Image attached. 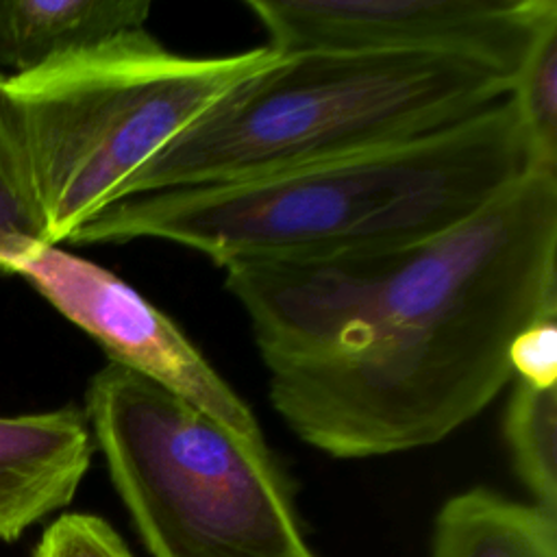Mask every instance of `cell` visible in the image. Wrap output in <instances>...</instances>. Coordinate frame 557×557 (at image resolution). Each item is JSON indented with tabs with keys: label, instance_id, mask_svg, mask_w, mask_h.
<instances>
[{
	"label": "cell",
	"instance_id": "12",
	"mask_svg": "<svg viewBox=\"0 0 557 557\" xmlns=\"http://www.w3.org/2000/svg\"><path fill=\"white\" fill-rule=\"evenodd\" d=\"M509 102L516 111L531 170L557 174V20L535 37L511 81Z\"/></svg>",
	"mask_w": 557,
	"mask_h": 557
},
{
	"label": "cell",
	"instance_id": "8",
	"mask_svg": "<svg viewBox=\"0 0 557 557\" xmlns=\"http://www.w3.org/2000/svg\"><path fill=\"white\" fill-rule=\"evenodd\" d=\"M91 455L89 422L76 405L0 416V540L13 542L70 505Z\"/></svg>",
	"mask_w": 557,
	"mask_h": 557
},
{
	"label": "cell",
	"instance_id": "16",
	"mask_svg": "<svg viewBox=\"0 0 557 557\" xmlns=\"http://www.w3.org/2000/svg\"><path fill=\"white\" fill-rule=\"evenodd\" d=\"M309 557H313V555H309Z\"/></svg>",
	"mask_w": 557,
	"mask_h": 557
},
{
	"label": "cell",
	"instance_id": "9",
	"mask_svg": "<svg viewBox=\"0 0 557 557\" xmlns=\"http://www.w3.org/2000/svg\"><path fill=\"white\" fill-rule=\"evenodd\" d=\"M141 0H0V74H26L117 33L144 28Z\"/></svg>",
	"mask_w": 557,
	"mask_h": 557
},
{
	"label": "cell",
	"instance_id": "3",
	"mask_svg": "<svg viewBox=\"0 0 557 557\" xmlns=\"http://www.w3.org/2000/svg\"><path fill=\"white\" fill-rule=\"evenodd\" d=\"M281 52L189 57L146 28L0 81V178L41 244L59 246L120 200L174 135Z\"/></svg>",
	"mask_w": 557,
	"mask_h": 557
},
{
	"label": "cell",
	"instance_id": "14",
	"mask_svg": "<svg viewBox=\"0 0 557 557\" xmlns=\"http://www.w3.org/2000/svg\"><path fill=\"white\" fill-rule=\"evenodd\" d=\"M509 366L513 379L531 385H557V313L524 326L511 342Z\"/></svg>",
	"mask_w": 557,
	"mask_h": 557
},
{
	"label": "cell",
	"instance_id": "2",
	"mask_svg": "<svg viewBox=\"0 0 557 557\" xmlns=\"http://www.w3.org/2000/svg\"><path fill=\"white\" fill-rule=\"evenodd\" d=\"M531 170L509 96L424 137L224 185L113 202L67 244L161 239L226 268L398 246L442 233Z\"/></svg>",
	"mask_w": 557,
	"mask_h": 557
},
{
	"label": "cell",
	"instance_id": "6",
	"mask_svg": "<svg viewBox=\"0 0 557 557\" xmlns=\"http://www.w3.org/2000/svg\"><path fill=\"white\" fill-rule=\"evenodd\" d=\"M276 52L446 54L513 81L555 0H248Z\"/></svg>",
	"mask_w": 557,
	"mask_h": 557
},
{
	"label": "cell",
	"instance_id": "15",
	"mask_svg": "<svg viewBox=\"0 0 557 557\" xmlns=\"http://www.w3.org/2000/svg\"><path fill=\"white\" fill-rule=\"evenodd\" d=\"M4 76L0 74V81ZM30 242H39L33 224L20 209L17 200L0 178V257L13 255L28 246Z\"/></svg>",
	"mask_w": 557,
	"mask_h": 557
},
{
	"label": "cell",
	"instance_id": "10",
	"mask_svg": "<svg viewBox=\"0 0 557 557\" xmlns=\"http://www.w3.org/2000/svg\"><path fill=\"white\" fill-rule=\"evenodd\" d=\"M431 557H557V516L472 487L437 511Z\"/></svg>",
	"mask_w": 557,
	"mask_h": 557
},
{
	"label": "cell",
	"instance_id": "13",
	"mask_svg": "<svg viewBox=\"0 0 557 557\" xmlns=\"http://www.w3.org/2000/svg\"><path fill=\"white\" fill-rule=\"evenodd\" d=\"M33 557H133L115 529L91 513H63L39 537Z\"/></svg>",
	"mask_w": 557,
	"mask_h": 557
},
{
	"label": "cell",
	"instance_id": "4",
	"mask_svg": "<svg viewBox=\"0 0 557 557\" xmlns=\"http://www.w3.org/2000/svg\"><path fill=\"white\" fill-rule=\"evenodd\" d=\"M509 91L507 76L461 57L281 52L154 152L120 200L411 141L503 102Z\"/></svg>",
	"mask_w": 557,
	"mask_h": 557
},
{
	"label": "cell",
	"instance_id": "11",
	"mask_svg": "<svg viewBox=\"0 0 557 557\" xmlns=\"http://www.w3.org/2000/svg\"><path fill=\"white\" fill-rule=\"evenodd\" d=\"M503 433L533 505L557 516V385L540 387L516 379Z\"/></svg>",
	"mask_w": 557,
	"mask_h": 557
},
{
	"label": "cell",
	"instance_id": "7",
	"mask_svg": "<svg viewBox=\"0 0 557 557\" xmlns=\"http://www.w3.org/2000/svg\"><path fill=\"white\" fill-rule=\"evenodd\" d=\"M0 270L28 281L107 352L109 363L159 383L244 437L265 442L250 407L174 320L113 272L41 242L0 257Z\"/></svg>",
	"mask_w": 557,
	"mask_h": 557
},
{
	"label": "cell",
	"instance_id": "5",
	"mask_svg": "<svg viewBox=\"0 0 557 557\" xmlns=\"http://www.w3.org/2000/svg\"><path fill=\"white\" fill-rule=\"evenodd\" d=\"M83 411L152 557L313 555L265 442L115 363L89 379Z\"/></svg>",
	"mask_w": 557,
	"mask_h": 557
},
{
	"label": "cell",
	"instance_id": "1",
	"mask_svg": "<svg viewBox=\"0 0 557 557\" xmlns=\"http://www.w3.org/2000/svg\"><path fill=\"white\" fill-rule=\"evenodd\" d=\"M224 285L302 442L337 459L431 446L513 379V337L557 313V174L529 172L442 233L231 263Z\"/></svg>",
	"mask_w": 557,
	"mask_h": 557
}]
</instances>
